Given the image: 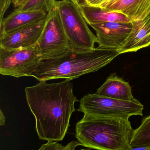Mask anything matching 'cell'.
<instances>
[{
	"label": "cell",
	"mask_w": 150,
	"mask_h": 150,
	"mask_svg": "<svg viewBox=\"0 0 150 150\" xmlns=\"http://www.w3.org/2000/svg\"><path fill=\"white\" fill-rule=\"evenodd\" d=\"M132 23V31L125 45L118 51L120 54L137 52L150 45V13L144 19Z\"/></svg>",
	"instance_id": "7c38bea8"
},
{
	"label": "cell",
	"mask_w": 150,
	"mask_h": 150,
	"mask_svg": "<svg viewBox=\"0 0 150 150\" xmlns=\"http://www.w3.org/2000/svg\"><path fill=\"white\" fill-rule=\"evenodd\" d=\"M148 1H149V2H150V0H148Z\"/></svg>",
	"instance_id": "484cf974"
},
{
	"label": "cell",
	"mask_w": 150,
	"mask_h": 150,
	"mask_svg": "<svg viewBox=\"0 0 150 150\" xmlns=\"http://www.w3.org/2000/svg\"><path fill=\"white\" fill-rule=\"evenodd\" d=\"M90 26L97 33L98 48L118 51L125 45L133 27L132 22H106Z\"/></svg>",
	"instance_id": "ba28073f"
},
{
	"label": "cell",
	"mask_w": 150,
	"mask_h": 150,
	"mask_svg": "<svg viewBox=\"0 0 150 150\" xmlns=\"http://www.w3.org/2000/svg\"><path fill=\"white\" fill-rule=\"evenodd\" d=\"M125 150H150V146H141V147H131Z\"/></svg>",
	"instance_id": "7402d4cb"
},
{
	"label": "cell",
	"mask_w": 150,
	"mask_h": 150,
	"mask_svg": "<svg viewBox=\"0 0 150 150\" xmlns=\"http://www.w3.org/2000/svg\"><path fill=\"white\" fill-rule=\"evenodd\" d=\"M134 129L129 120L84 115L77 123L76 138L82 146L97 150H125Z\"/></svg>",
	"instance_id": "3957f363"
},
{
	"label": "cell",
	"mask_w": 150,
	"mask_h": 150,
	"mask_svg": "<svg viewBox=\"0 0 150 150\" xmlns=\"http://www.w3.org/2000/svg\"><path fill=\"white\" fill-rule=\"evenodd\" d=\"M36 46L42 60L72 49L56 4L48 13L45 28Z\"/></svg>",
	"instance_id": "8992f818"
},
{
	"label": "cell",
	"mask_w": 150,
	"mask_h": 150,
	"mask_svg": "<svg viewBox=\"0 0 150 150\" xmlns=\"http://www.w3.org/2000/svg\"><path fill=\"white\" fill-rule=\"evenodd\" d=\"M12 0H0V22L4 18L5 12L12 3Z\"/></svg>",
	"instance_id": "ac0fdd59"
},
{
	"label": "cell",
	"mask_w": 150,
	"mask_h": 150,
	"mask_svg": "<svg viewBox=\"0 0 150 150\" xmlns=\"http://www.w3.org/2000/svg\"><path fill=\"white\" fill-rule=\"evenodd\" d=\"M107 1V0H84L85 5L91 7H99L101 4Z\"/></svg>",
	"instance_id": "d6986e66"
},
{
	"label": "cell",
	"mask_w": 150,
	"mask_h": 150,
	"mask_svg": "<svg viewBox=\"0 0 150 150\" xmlns=\"http://www.w3.org/2000/svg\"><path fill=\"white\" fill-rule=\"evenodd\" d=\"M99 7L122 13L132 22L144 19L150 13V2L148 0H108Z\"/></svg>",
	"instance_id": "30bf717a"
},
{
	"label": "cell",
	"mask_w": 150,
	"mask_h": 150,
	"mask_svg": "<svg viewBox=\"0 0 150 150\" xmlns=\"http://www.w3.org/2000/svg\"><path fill=\"white\" fill-rule=\"evenodd\" d=\"M96 93L100 96L120 100L129 101L135 99L129 83L114 74H112L107 78Z\"/></svg>",
	"instance_id": "4fadbf2b"
},
{
	"label": "cell",
	"mask_w": 150,
	"mask_h": 150,
	"mask_svg": "<svg viewBox=\"0 0 150 150\" xmlns=\"http://www.w3.org/2000/svg\"><path fill=\"white\" fill-rule=\"evenodd\" d=\"M65 145L57 142H47L43 144L38 150H63Z\"/></svg>",
	"instance_id": "e0dca14e"
},
{
	"label": "cell",
	"mask_w": 150,
	"mask_h": 150,
	"mask_svg": "<svg viewBox=\"0 0 150 150\" xmlns=\"http://www.w3.org/2000/svg\"><path fill=\"white\" fill-rule=\"evenodd\" d=\"M80 150H91L90 149H82Z\"/></svg>",
	"instance_id": "d4e9b609"
},
{
	"label": "cell",
	"mask_w": 150,
	"mask_h": 150,
	"mask_svg": "<svg viewBox=\"0 0 150 150\" xmlns=\"http://www.w3.org/2000/svg\"><path fill=\"white\" fill-rule=\"evenodd\" d=\"M78 8L85 5L84 0H70Z\"/></svg>",
	"instance_id": "cb8c5ba5"
},
{
	"label": "cell",
	"mask_w": 150,
	"mask_h": 150,
	"mask_svg": "<svg viewBox=\"0 0 150 150\" xmlns=\"http://www.w3.org/2000/svg\"><path fill=\"white\" fill-rule=\"evenodd\" d=\"M48 13L37 11H18L15 9L0 22V37L45 18Z\"/></svg>",
	"instance_id": "8fae6325"
},
{
	"label": "cell",
	"mask_w": 150,
	"mask_h": 150,
	"mask_svg": "<svg viewBox=\"0 0 150 150\" xmlns=\"http://www.w3.org/2000/svg\"><path fill=\"white\" fill-rule=\"evenodd\" d=\"M150 146V115L143 118L140 126L134 129L131 147Z\"/></svg>",
	"instance_id": "9a60e30c"
},
{
	"label": "cell",
	"mask_w": 150,
	"mask_h": 150,
	"mask_svg": "<svg viewBox=\"0 0 150 150\" xmlns=\"http://www.w3.org/2000/svg\"><path fill=\"white\" fill-rule=\"evenodd\" d=\"M55 0H27L16 9L18 11H37L48 13L55 5Z\"/></svg>",
	"instance_id": "2e32d148"
},
{
	"label": "cell",
	"mask_w": 150,
	"mask_h": 150,
	"mask_svg": "<svg viewBox=\"0 0 150 150\" xmlns=\"http://www.w3.org/2000/svg\"><path fill=\"white\" fill-rule=\"evenodd\" d=\"M41 60L37 46L11 50L0 47V74L4 76H29Z\"/></svg>",
	"instance_id": "52a82bcc"
},
{
	"label": "cell",
	"mask_w": 150,
	"mask_h": 150,
	"mask_svg": "<svg viewBox=\"0 0 150 150\" xmlns=\"http://www.w3.org/2000/svg\"><path fill=\"white\" fill-rule=\"evenodd\" d=\"M5 124V117L1 110L0 112V125L4 126Z\"/></svg>",
	"instance_id": "603a6c76"
},
{
	"label": "cell",
	"mask_w": 150,
	"mask_h": 150,
	"mask_svg": "<svg viewBox=\"0 0 150 150\" xmlns=\"http://www.w3.org/2000/svg\"><path fill=\"white\" fill-rule=\"evenodd\" d=\"M144 105L137 100H123L94 94H88L80 100L78 111L84 115L122 118L143 116Z\"/></svg>",
	"instance_id": "5b68a950"
},
{
	"label": "cell",
	"mask_w": 150,
	"mask_h": 150,
	"mask_svg": "<svg viewBox=\"0 0 150 150\" xmlns=\"http://www.w3.org/2000/svg\"><path fill=\"white\" fill-rule=\"evenodd\" d=\"M27 0H12V4L15 8H17L23 5Z\"/></svg>",
	"instance_id": "44dd1931"
},
{
	"label": "cell",
	"mask_w": 150,
	"mask_h": 150,
	"mask_svg": "<svg viewBox=\"0 0 150 150\" xmlns=\"http://www.w3.org/2000/svg\"><path fill=\"white\" fill-rule=\"evenodd\" d=\"M47 16L35 23L26 25L0 37V47L11 49L36 46L45 25Z\"/></svg>",
	"instance_id": "9c48e42d"
},
{
	"label": "cell",
	"mask_w": 150,
	"mask_h": 150,
	"mask_svg": "<svg viewBox=\"0 0 150 150\" xmlns=\"http://www.w3.org/2000/svg\"><path fill=\"white\" fill-rule=\"evenodd\" d=\"M62 23L71 48L94 49L98 39L88 27L79 8L70 0L56 1Z\"/></svg>",
	"instance_id": "277c9868"
},
{
	"label": "cell",
	"mask_w": 150,
	"mask_h": 150,
	"mask_svg": "<svg viewBox=\"0 0 150 150\" xmlns=\"http://www.w3.org/2000/svg\"><path fill=\"white\" fill-rule=\"evenodd\" d=\"M82 146L78 141H72L65 145V148L63 150H76L78 146Z\"/></svg>",
	"instance_id": "ffe728a7"
},
{
	"label": "cell",
	"mask_w": 150,
	"mask_h": 150,
	"mask_svg": "<svg viewBox=\"0 0 150 150\" xmlns=\"http://www.w3.org/2000/svg\"><path fill=\"white\" fill-rule=\"evenodd\" d=\"M25 91L39 139L47 142L62 141L75 111V103L78 101L70 80L52 83L41 81Z\"/></svg>",
	"instance_id": "6da1fadb"
},
{
	"label": "cell",
	"mask_w": 150,
	"mask_h": 150,
	"mask_svg": "<svg viewBox=\"0 0 150 150\" xmlns=\"http://www.w3.org/2000/svg\"><path fill=\"white\" fill-rule=\"evenodd\" d=\"M119 54L116 50L98 47L86 50L70 49L58 56L41 60L29 76L39 82L59 79L71 81L98 71Z\"/></svg>",
	"instance_id": "7a4b0ae2"
},
{
	"label": "cell",
	"mask_w": 150,
	"mask_h": 150,
	"mask_svg": "<svg viewBox=\"0 0 150 150\" xmlns=\"http://www.w3.org/2000/svg\"><path fill=\"white\" fill-rule=\"evenodd\" d=\"M79 8L86 23L90 25L106 22H132L127 16L122 13L109 11L100 7L85 5L79 7Z\"/></svg>",
	"instance_id": "5bb4252c"
}]
</instances>
